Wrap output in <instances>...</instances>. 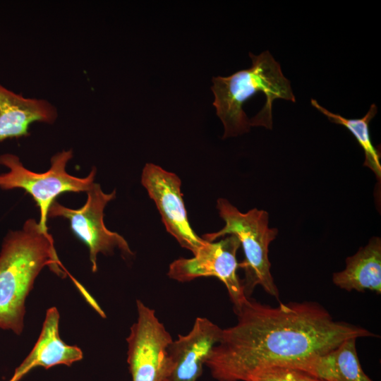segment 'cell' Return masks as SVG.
<instances>
[{
    "label": "cell",
    "mask_w": 381,
    "mask_h": 381,
    "mask_svg": "<svg viewBox=\"0 0 381 381\" xmlns=\"http://www.w3.org/2000/svg\"><path fill=\"white\" fill-rule=\"evenodd\" d=\"M72 157L71 150L58 152L52 156L48 171L36 173L25 168L15 155L6 153L0 155V164L8 169V171L0 174V188H21L29 193L39 207L38 223L45 231H48L49 210L57 196L66 192L87 193L95 183V167L85 178L72 176L66 171V165Z\"/></svg>",
    "instance_id": "5"
},
{
    "label": "cell",
    "mask_w": 381,
    "mask_h": 381,
    "mask_svg": "<svg viewBox=\"0 0 381 381\" xmlns=\"http://www.w3.org/2000/svg\"><path fill=\"white\" fill-rule=\"evenodd\" d=\"M235 313L236 324L222 329L205 362L218 381H247L257 371L323 354L347 339L375 336L334 320L315 302L272 307L248 298Z\"/></svg>",
    "instance_id": "1"
},
{
    "label": "cell",
    "mask_w": 381,
    "mask_h": 381,
    "mask_svg": "<svg viewBox=\"0 0 381 381\" xmlns=\"http://www.w3.org/2000/svg\"><path fill=\"white\" fill-rule=\"evenodd\" d=\"M249 56V68L212 78L213 105L224 125L223 138L247 133L251 126L272 129L273 101L296 102L290 81L269 51Z\"/></svg>",
    "instance_id": "2"
},
{
    "label": "cell",
    "mask_w": 381,
    "mask_h": 381,
    "mask_svg": "<svg viewBox=\"0 0 381 381\" xmlns=\"http://www.w3.org/2000/svg\"><path fill=\"white\" fill-rule=\"evenodd\" d=\"M85 203L79 209L65 207L56 201L51 205L48 217L67 219L73 232L84 242L90 253L92 272L97 269V255H112L115 248L123 255H133L126 239L116 232L109 230L104 222V210L116 198V190L104 193L99 184L94 183L87 192Z\"/></svg>",
    "instance_id": "7"
},
{
    "label": "cell",
    "mask_w": 381,
    "mask_h": 381,
    "mask_svg": "<svg viewBox=\"0 0 381 381\" xmlns=\"http://www.w3.org/2000/svg\"><path fill=\"white\" fill-rule=\"evenodd\" d=\"M217 209L225 225L219 231L202 235V238L213 242L226 235L235 236L245 256L238 267L244 270L245 277L241 282L246 297L250 298L259 285L266 293L278 298L279 290L270 272L268 258L269 246L277 237L278 230L269 227L267 212L253 208L243 213L225 198L217 200Z\"/></svg>",
    "instance_id": "4"
},
{
    "label": "cell",
    "mask_w": 381,
    "mask_h": 381,
    "mask_svg": "<svg viewBox=\"0 0 381 381\" xmlns=\"http://www.w3.org/2000/svg\"><path fill=\"white\" fill-rule=\"evenodd\" d=\"M44 267L59 277L68 272L58 258L54 239L35 219L5 236L0 251V329L20 334L25 300Z\"/></svg>",
    "instance_id": "3"
},
{
    "label": "cell",
    "mask_w": 381,
    "mask_h": 381,
    "mask_svg": "<svg viewBox=\"0 0 381 381\" xmlns=\"http://www.w3.org/2000/svg\"><path fill=\"white\" fill-rule=\"evenodd\" d=\"M356 338H349L334 349L293 364L322 381H373L363 371L358 356Z\"/></svg>",
    "instance_id": "13"
},
{
    "label": "cell",
    "mask_w": 381,
    "mask_h": 381,
    "mask_svg": "<svg viewBox=\"0 0 381 381\" xmlns=\"http://www.w3.org/2000/svg\"><path fill=\"white\" fill-rule=\"evenodd\" d=\"M57 115L48 101L25 98L0 84V142L27 135L33 122L53 123Z\"/></svg>",
    "instance_id": "12"
},
{
    "label": "cell",
    "mask_w": 381,
    "mask_h": 381,
    "mask_svg": "<svg viewBox=\"0 0 381 381\" xmlns=\"http://www.w3.org/2000/svg\"><path fill=\"white\" fill-rule=\"evenodd\" d=\"M141 183L154 200L167 232L194 255L206 241L198 236L189 224L180 178L158 165L147 163L142 171Z\"/></svg>",
    "instance_id": "9"
},
{
    "label": "cell",
    "mask_w": 381,
    "mask_h": 381,
    "mask_svg": "<svg viewBox=\"0 0 381 381\" xmlns=\"http://www.w3.org/2000/svg\"><path fill=\"white\" fill-rule=\"evenodd\" d=\"M332 282L347 291H365L381 293V239L372 237L368 244L361 247L346 260L344 270L334 272Z\"/></svg>",
    "instance_id": "14"
},
{
    "label": "cell",
    "mask_w": 381,
    "mask_h": 381,
    "mask_svg": "<svg viewBox=\"0 0 381 381\" xmlns=\"http://www.w3.org/2000/svg\"><path fill=\"white\" fill-rule=\"evenodd\" d=\"M310 103L312 106L325 115L331 122L344 126L353 134L364 151L363 166L369 168L380 181L381 178L380 151L373 145L369 131V123L377 112L376 105L371 104L363 118L346 119L340 114L329 111L314 99L310 100Z\"/></svg>",
    "instance_id": "15"
},
{
    "label": "cell",
    "mask_w": 381,
    "mask_h": 381,
    "mask_svg": "<svg viewBox=\"0 0 381 381\" xmlns=\"http://www.w3.org/2000/svg\"><path fill=\"white\" fill-rule=\"evenodd\" d=\"M239 240L229 235L217 242L206 241L191 258H179L172 262L167 275L179 282L198 277H214L226 286L230 300L237 311L247 301L241 280L237 274V250Z\"/></svg>",
    "instance_id": "8"
},
{
    "label": "cell",
    "mask_w": 381,
    "mask_h": 381,
    "mask_svg": "<svg viewBox=\"0 0 381 381\" xmlns=\"http://www.w3.org/2000/svg\"><path fill=\"white\" fill-rule=\"evenodd\" d=\"M59 318L56 308L47 309L36 344L8 381H20L36 367L48 369L57 365L71 366L73 363L83 359V351L79 347L68 345L61 339Z\"/></svg>",
    "instance_id": "11"
},
{
    "label": "cell",
    "mask_w": 381,
    "mask_h": 381,
    "mask_svg": "<svg viewBox=\"0 0 381 381\" xmlns=\"http://www.w3.org/2000/svg\"><path fill=\"white\" fill-rule=\"evenodd\" d=\"M247 381H322L308 373L288 365H276L255 372Z\"/></svg>",
    "instance_id": "16"
},
{
    "label": "cell",
    "mask_w": 381,
    "mask_h": 381,
    "mask_svg": "<svg viewBox=\"0 0 381 381\" xmlns=\"http://www.w3.org/2000/svg\"><path fill=\"white\" fill-rule=\"evenodd\" d=\"M138 318L126 338L127 363L132 381H168V348L173 339L155 311L136 301Z\"/></svg>",
    "instance_id": "6"
},
{
    "label": "cell",
    "mask_w": 381,
    "mask_h": 381,
    "mask_svg": "<svg viewBox=\"0 0 381 381\" xmlns=\"http://www.w3.org/2000/svg\"><path fill=\"white\" fill-rule=\"evenodd\" d=\"M222 329L205 318H197L191 330L179 335L168 348L171 373L168 381H197Z\"/></svg>",
    "instance_id": "10"
},
{
    "label": "cell",
    "mask_w": 381,
    "mask_h": 381,
    "mask_svg": "<svg viewBox=\"0 0 381 381\" xmlns=\"http://www.w3.org/2000/svg\"><path fill=\"white\" fill-rule=\"evenodd\" d=\"M166 381H167V380H166Z\"/></svg>",
    "instance_id": "17"
}]
</instances>
